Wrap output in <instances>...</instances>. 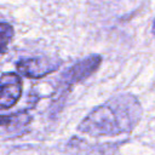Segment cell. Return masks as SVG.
Wrapping results in <instances>:
<instances>
[{
    "label": "cell",
    "mask_w": 155,
    "mask_h": 155,
    "mask_svg": "<svg viewBox=\"0 0 155 155\" xmlns=\"http://www.w3.org/2000/svg\"><path fill=\"white\" fill-rule=\"evenodd\" d=\"M15 119V115H0V126H10Z\"/></svg>",
    "instance_id": "cell-6"
},
{
    "label": "cell",
    "mask_w": 155,
    "mask_h": 155,
    "mask_svg": "<svg viewBox=\"0 0 155 155\" xmlns=\"http://www.w3.org/2000/svg\"><path fill=\"white\" fill-rule=\"evenodd\" d=\"M22 94V79L16 73L0 76V110L13 107Z\"/></svg>",
    "instance_id": "cell-4"
},
{
    "label": "cell",
    "mask_w": 155,
    "mask_h": 155,
    "mask_svg": "<svg viewBox=\"0 0 155 155\" xmlns=\"http://www.w3.org/2000/svg\"><path fill=\"white\" fill-rule=\"evenodd\" d=\"M153 33H154V35H155V19H154V22H153Z\"/></svg>",
    "instance_id": "cell-7"
},
{
    "label": "cell",
    "mask_w": 155,
    "mask_h": 155,
    "mask_svg": "<svg viewBox=\"0 0 155 155\" xmlns=\"http://www.w3.org/2000/svg\"><path fill=\"white\" fill-rule=\"evenodd\" d=\"M13 36V28L8 23H0V53L7 51V46Z\"/></svg>",
    "instance_id": "cell-5"
},
{
    "label": "cell",
    "mask_w": 155,
    "mask_h": 155,
    "mask_svg": "<svg viewBox=\"0 0 155 155\" xmlns=\"http://www.w3.org/2000/svg\"><path fill=\"white\" fill-rule=\"evenodd\" d=\"M59 65H61L59 61L51 59V58H45V57L21 59L16 64L17 70L19 71L21 75L33 78V79L42 78V76L57 70V68Z\"/></svg>",
    "instance_id": "cell-3"
},
{
    "label": "cell",
    "mask_w": 155,
    "mask_h": 155,
    "mask_svg": "<svg viewBox=\"0 0 155 155\" xmlns=\"http://www.w3.org/2000/svg\"><path fill=\"white\" fill-rule=\"evenodd\" d=\"M142 109L136 97L121 94L92 110L79 125V131L91 136H116L131 132L140 119Z\"/></svg>",
    "instance_id": "cell-1"
},
{
    "label": "cell",
    "mask_w": 155,
    "mask_h": 155,
    "mask_svg": "<svg viewBox=\"0 0 155 155\" xmlns=\"http://www.w3.org/2000/svg\"><path fill=\"white\" fill-rule=\"evenodd\" d=\"M101 62H102L101 56L92 54L75 63L67 71L63 73L62 79H61V85L63 87H71L74 84L85 80L86 78L92 75L98 69V67L101 65Z\"/></svg>",
    "instance_id": "cell-2"
}]
</instances>
